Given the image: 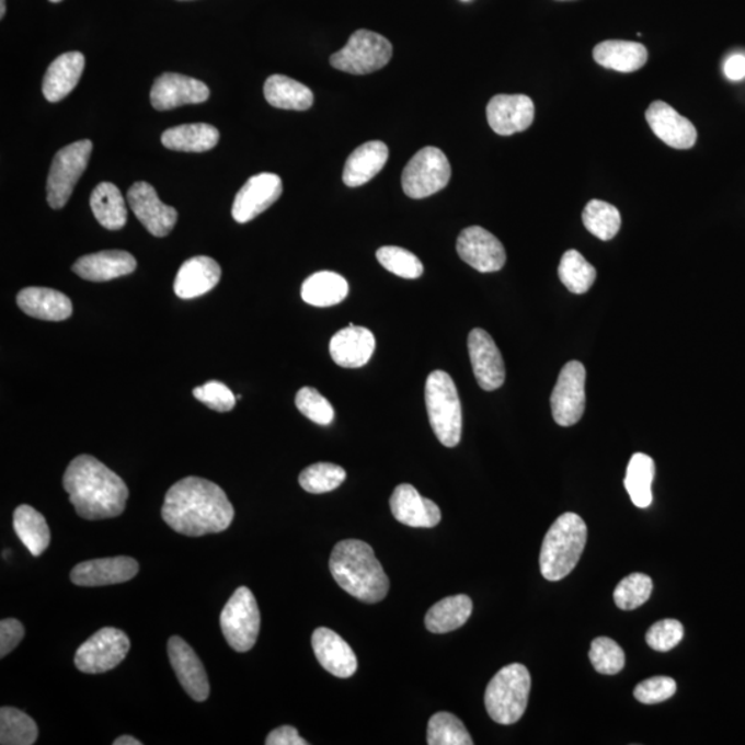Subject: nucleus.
Listing matches in <instances>:
<instances>
[{
    "instance_id": "16",
    "label": "nucleus",
    "mask_w": 745,
    "mask_h": 745,
    "mask_svg": "<svg viewBox=\"0 0 745 745\" xmlns=\"http://www.w3.org/2000/svg\"><path fill=\"white\" fill-rule=\"evenodd\" d=\"M468 354L478 386L484 391L498 390L505 381V366L492 335L483 329H473L468 335Z\"/></svg>"
},
{
    "instance_id": "25",
    "label": "nucleus",
    "mask_w": 745,
    "mask_h": 745,
    "mask_svg": "<svg viewBox=\"0 0 745 745\" xmlns=\"http://www.w3.org/2000/svg\"><path fill=\"white\" fill-rule=\"evenodd\" d=\"M137 268V261L124 250H104L83 255L73 264L72 271L84 280L108 282L130 275Z\"/></svg>"
},
{
    "instance_id": "33",
    "label": "nucleus",
    "mask_w": 745,
    "mask_h": 745,
    "mask_svg": "<svg viewBox=\"0 0 745 745\" xmlns=\"http://www.w3.org/2000/svg\"><path fill=\"white\" fill-rule=\"evenodd\" d=\"M15 535L32 555L41 557L50 545V529L45 516L31 505H20L13 516Z\"/></svg>"
},
{
    "instance_id": "44",
    "label": "nucleus",
    "mask_w": 745,
    "mask_h": 745,
    "mask_svg": "<svg viewBox=\"0 0 745 745\" xmlns=\"http://www.w3.org/2000/svg\"><path fill=\"white\" fill-rule=\"evenodd\" d=\"M376 257L382 267L404 279H417L424 273L423 263L417 255L403 248H380Z\"/></svg>"
},
{
    "instance_id": "31",
    "label": "nucleus",
    "mask_w": 745,
    "mask_h": 745,
    "mask_svg": "<svg viewBox=\"0 0 745 745\" xmlns=\"http://www.w3.org/2000/svg\"><path fill=\"white\" fill-rule=\"evenodd\" d=\"M349 285L342 275L321 271L310 276L301 287V297L313 307H332L347 298Z\"/></svg>"
},
{
    "instance_id": "6",
    "label": "nucleus",
    "mask_w": 745,
    "mask_h": 745,
    "mask_svg": "<svg viewBox=\"0 0 745 745\" xmlns=\"http://www.w3.org/2000/svg\"><path fill=\"white\" fill-rule=\"evenodd\" d=\"M425 404L431 427L436 438L446 447L460 444L462 412L459 392L454 379L444 370H435L425 382Z\"/></svg>"
},
{
    "instance_id": "14",
    "label": "nucleus",
    "mask_w": 745,
    "mask_h": 745,
    "mask_svg": "<svg viewBox=\"0 0 745 745\" xmlns=\"http://www.w3.org/2000/svg\"><path fill=\"white\" fill-rule=\"evenodd\" d=\"M127 200L138 221L153 237L163 238L173 231L179 213L172 206L164 205L152 185L138 181L131 185Z\"/></svg>"
},
{
    "instance_id": "24",
    "label": "nucleus",
    "mask_w": 745,
    "mask_h": 745,
    "mask_svg": "<svg viewBox=\"0 0 745 745\" xmlns=\"http://www.w3.org/2000/svg\"><path fill=\"white\" fill-rule=\"evenodd\" d=\"M375 348V334L369 329L355 326L353 323L335 333L329 345L332 359L345 369H358L367 365Z\"/></svg>"
},
{
    "instance_id": "2",
    "label": "nucleus",
    "mask_w": 745,
    "mask_h": 745,
    "mask_svg": "<svg viewBox=\"0 0 745 745\" xmlns=\"http://www.w3.org/2000/svg\"><path fill=\"white\" fill-rule=\"evenodd\" d=\"M62 484L77 514L88 520L119 516L129 498L124 479L93 456H78L69 462Z\"/></svg>"
},
{
    "instance_id": "46",
    "label": "nucleus",
    "mask_w": 745,
    "mask_h": 745,
    "mask_svg": "<svg viewBox=\"0 0 745 745\" xmlns=\"http://www.w3.org/2000/svg\"><path fill=\"white\" fill-rule=\"evenodd\" d=\"M296 406L313 423L319 425H330L333 423L334 409L328 399L316 388H301L296 396Z\"/></svg>"
},
{
    "instance_id": "17",
    "label": "nucleus",
    "mask_w": 745,
    "mask_h": 745,
    "mask_svg": "<svg viewBox=\"0 0 745 745\" xmlns=\"http://www.w3.org/2000/svg\"><path fill=\"white\" fill-rule=\"evenodd\" d=\"M489 126L500 136L528 130L535 121V104L525 94H498L489 101Z\"/></svg>"
},
{
    "instance_id": "42",
    "label": "nucleus",
    "mask_w": 745,
    "mask_h": 745,
    "mask_svg": "<svg viewBox=\"0 0 745 745\" xmlns=\"http://www.w3.org/2000/svg\"><path fill=\"white\" fill-rule=\"evenodd\" d=\"M345 478H347V472L343 467L332 465V462H317L300 473L298 482L306 492L322 494L342 486Z\"/></svg>"
},
{
    "instance_id": "54",
    "label": "nucleus",
    "mask_w": 745,
    "mask_h": 745,
    "mask_svg": "<svg viewBox=\"0 0 745 745\" xmlns=\"http://www.w3.org/2000/svg\"><path fill=\"white\" fill-rule=\"evenodd\" d=\"M4 14H7V0H0V19H3Z\"/></svg>"
},
{
    "instance_id": "49",
    "label": "nucleus",
    "mask_w": 745,
    "mask_h": 745,
    "mask_svg": "<svg viewBox=\"0 0 745 745\" xmlns=\"http://www.w3.org/2000/svg\"><path fill=\"white\" fill-rule=\"evenodd\" d=\"M677 694V683L669 677H654L637 685L633 696L642 704L653 706L667 701Z\"/></svg>"
},
{
    "instance_id": "27",
    "label": "nucleus",
    "mask_w": 745,
    "mask_h": 745,
    "mask_svg": "<svg viewBox=\"0 0 745 745\" xmlns=\"http://www.w3.org/2000/svg\"><path fill=\"white\" fill-rule=\"evenodd\" d=\"M21 311L41 321L60 322L72 316L71 300L61 291L47 287H26L18 295Z\"/></svg>"
},
{
    "instance_id": "13",
    "label": "nucleus",
    "mask_w": 745,
    "mask_h": 745,
    "mask_svg": "<svg viewBox=\"0 0 745 745\" xmlns=\"http://www.w3.org/2000/svg\"><path fill=\"white\" fill-rule=\"evenodd\" d=\"M456 248L460 259L482 274L497 273L507 261L503 243L482 227L466 228Z\"/></svg>"
},
{
    "instance_id": "3",
    "label": "nucleus",
    "mask_w": 745,
    "mask_h": 745,
    "mask_svg": "<svg viewBox=\"0 0 745 745\" xmlns=\"http://www.w3.org/2000/svg\"><path fill=\"white\" fill-rule=\"evenodd\" d=\"M329 566L335 583L362 603H381L390 589L385 569L365 541H340L333 548Z\"/></svg>"
},
{
    "instance_id": "36",
    "label": "nucleus",
    "mask_w": 745,
    "mask_h": 745,
    "mask_svg": "<svg viewBox=\"0 0 745 745\" xmlns=\"http://www.w3.org/2000/svg\"><path fill=\"white\" fill-rule=\"evenodd\" d=\"M220 133L215 126L206 124L181 125L163 133L162 144L173 151L206 152L215 148Z\"/></svg>"
},
{
    "instance_id": "37",
    "label": "nucleus",
    "mask_w": 745,
    "mask_h": 745,
    "mask_svg": "<svg viewBox=\"0 0 745 745\" xmlns=\"http://www.w3.org/2000/svg\"><path fill=\"white\" fill-rule=\"evenodd\" d=\"M656 465L651 456L635 454L628 462L624 484L631 502L638 508L651 507L653 503L652 483Z\"/></svg>"
},
{
    "instance_id": "48",
    "label": "nucleus",
    "mask_w": 745,
    "mask_h": 745,
    "mask_svg": "<svg viewBox=\"0 0 745 745\" xmlns=\"http://www.w3.org/2000/svg\"><path fill=\"white\" fill-rule=\"evenodd\" d=\"M194 397L207 408L216 412L226 413L236 408L237 397L230 388L220 381H209L206 385L195 388Z\"/></svg>"
},
{
    "instance_id": "21",
    "label": "nucleus",
    "mask_w": 745,
    "mask_h": 745,
    "mask_svg": "<svg viewBox=\"0 0 745 745\" xmlns=\"http://www.w3.org/2000/svg\"><path fill=\"white\" fill-rule=\"evenodd\" d=\"M390 504L393 518L409 528L433 529L442 519L438 505L433 500L423 497L409 483L399 484L392 493Z\"/></svg>"
},
{
    "instance_id": "9",
    "label": "nucleus",
    "mask_w": 745,
    "mask_h": 745,
    "mask_svg": "<svg viewBox=\"0 0 745 745\" xmlns=\"http://www.w3.org/2000/svg\"><path fill=\"white\" fill-rule=\"evenodd\" d=\"M451 177L449 159L439 148L425 147L410 159L402 173L403 193L424 199L446 188Z\"/></svg>"
},
{
    "instance_id": "28",
    "label": "nucleus",
    "mask_w": 745,
    "mask_h": 745,
    "mask_svg": "<svg viewBox=\"0 0 745 745\" xmlns=\"http://www.w3.org/2000/svg\"><path fill=\"white\" fill-rule=\"evenodd\" d=\"M84 56L79 51H69L57 57L47 68L44 78V95L50 103H58L72 92L81 81L84 69Z\"/></svg>"
},
{
    "instance_id": "51",
    "label": "nucleus",
    "mask_w": 745,
    "mask_h": 745,
    "mask_svg": "<svg viewBox=\"0 0 745 745\" xmlns=\"http://www.w3.org/2000/svg\"><path fill=\"white\" fill-rule=\"evenodd\" d=\"M267 745H308L305 738L300 737L297 729L293 726H280L268 734L265 740Z\"/></svg>"
},
{
    "instance_id": "50",
    "label": "nucleus",
    "mask_w": 745,
    "mask_h": 745,
    "mask_svg": "<svg viewBox=\"0 0 745 745\" xmlns=\"http://www.w3.org/2000/svg\"><path fill=\"white\" fill-rule=\"evenodd\" d=\"M24 626L15 619L0 621V657H7L24 638Z\"/></svg>"
},
{
    "instance_id": "11",
    "label": "nucleus",
    "mask_w": 745,
    "mask_h": 745,
    "mask_svg": "<svg viewBox=\"0 0 745 745\" xmlns=\"http://www.w3.org/2000/svg\"><path fill=\"white\" fill-rule=\"evenodd\" d=\"M130 640L118 628L105 627L90 637L74 654V665L84 674H103L124 662Z\"/></svg>"
},
{
    "instance_id": "55",
    "label": "nucleus",
    "mask_w": 745,
    "mask_h": 745,
    "mask_svg": "<svg viewBox=\"0 0 745 745\" xmlns=\"http://www.w3.org/2000/svg\"><path fill=\"white\" fill-rule=\"evenodd\" d=\"M49 2H51V3H58V2H61V0H49Z\"/></svg>"
},
{
    "instance_id": "45",
    "label": "nucleus",
    "mask_w": 745,
    "mask_h": 745,
    "mask_svg": "<svg viewBox=\"0 0 745 745\" xmlns=\"http://www.w3.org/2000/svg\"><path fill=\"white\" fill-rule=\"evenodd\" d=\"M589 660L599 674H619L626 665L622 647L610 638L600 637L591 643Z\"/></svg>"
},
{
    "instance_id": "7",
    "label": "nucleus",
    "mask_w": 745,
    "mask_h": 745,
    "mask_svg": "<svg viewBox=\"0 0 745 745\" xmlns=\"http://www.w3.org/2000/svg\"><path fill=\"white\" fill-rule=\"evenodd\" d=\"M392 45L376 32L359 30L351 35L347 45L330 57V64L339 71L367 74L379 71L390 62Z\"/></svg>"
},
{
    "instance_id": "5",
    "label": "nucleus",
    "mask_w": 745,
    "mask_h": 745,
    "mask_svg": "<svg viewBox=\"0 0 745 745\" xmlns=\"http://www.w3.org/2000/svg\"><path fill=\"white\" fill-rule=\"evenodd\" d=\"M531 688L529 669L514 663L494 675L484 691L488 714L500 725H514L524 717Z\"/></svg>"
},
{
    "instance_id": "32",
    "label": "nucleus",
    "mask_w": 745,
    "mask_h": 745,
    "mask_svg": "<svg viewBox=\"0 0 745 745\" xmlns=\"http://www.w3.org/2000/svg\"><path fill=\"white\" fill-rule=\"evenodd\" d=\"M472 615V600L467 595L447 596L425 615V627L433 633L459 630Z\"/></svg>"
},
{
    "instance_id": "19",
    "label": "nucleus",
    "mask_w": 745,
    "mask_h": 745,
    "mask_svg": "<svg viewBox=\"0 0 745 745\" xmlns=\"http://www.w3.org/2000/svg\"><path fill=\"white\" fill-rule=\"evenodd\" d=\"M209 95V88L198 79L168 72L153 83L151 103L158 111H169L181 105L205 103Z\"/></svg>"
},
{
    "instance_id": "41",
    "label": "nucleus",
    "mask_w": 745,
    "mask_h": 745,
    "mask_svg": "<svg viewBox=\"0 0 745 745\" xmlns=\"http://www.w3.org/2000/svg\"><path fill=\"white\" fill-rule=\"evenodd\" d=\"M429 745H472L473 740L465 723L450 712H438L428 722Z\"/></svg>"
},
{
    "instance_id": "18",
    "label": "nucleus",
    "mask_w": 745,
    "mask_h": 745,
    "mask_svg": "<svg viewBox=\"0 0 745 745\" xmlns=\"http://www.w3.org/2000/svg\"><path fill=\"white\" fill-rule=\"evenodd\" d=\"M170 664L180 680L181 686L191 699L205 701L210 695L209 679L198 654L183 638L172 637L168 643Z\"/></svg>"
},
{
    "instance_id": "29",
    "label": "nucleus",
    "mask_w": 745,
    "mask_h": 745,
    "mask_svg": "<svg viewBox=\"0 0 745 745\" xmlns=\"http://www.w3.org/2000/svg\"><path fill=\"white\" fill-rule=\"evenodd\" d=\"M388 156L390 151L382 141H369L356 148L345 162L344 184L355 188L369 183L386 167Z\"/></svg>"
},
{
    "instance_id": "47",
    "label": "nucleus",
    "mask_w": 745,
    "mask_h": 745,
    "mask_svg": "<svg viewBox=\"0 0 745 745\" xmlns=\"http://www.w3.org/2000/svg\"><path fill=\"white\" fill-rule=\"evenodd\" d=\"M685 631L683 622L674 619L657 621L649 628L646 633L647 645L656 652H669L677 647L684 640Z\"/></svg>"
},
{
    "instance_id": "35",
    "label": "nucleus",
    "mask_w": 745,
    "mask_h": 745,
    "mask_svg": "<svg viewBox=\"0 0 745 745\" xmlns=\"http://www.w3.org/2000/svg\"><path fill=\"white\" fill-rule=\"evenodd\" d=\"M264 95L268 104L280 110L307 111L313 104L311 89L284 74H273L267 79Z\"/></svg>"
},
{
    "instance_id": "10",
    "label": "nucleus",
    "mask_w": 745,
    "mask_h": 745,
    "mask_svg": "<svg viewBox=\"0 0 745 745\" xmlns=\"http://www.w3.org/2000/svg\"><path fill=\"white\" fill-rule=\"evenodd\" d=\"M92 151L93 142L82 140L69 144L56 153L47 177V202L53 209H62L68 204L74 185L88 168Z\"/></svg>"
},
{
    "instance_id": "39",
    "label": "nucleus",
    "mask_w": 745,
    "mask_h": 745,
    "mask_svg": "<svg viewBox=\"0 0 745 745\" xmlns=\"http://www.w3.org/2000/svg\"><path fill=\"white\" fill-rule=\"evenodd\" d=\"M39 729L25 712L13 707L0 710V744L31 745L35 744Z\"/></svg>"
},
{
    "instance_id": "4",
    "label": "nucleus",
    "mask_w": 745,
    "mask_h": 745,
    "mask_svg": "<svg viewBox=\"0 0 745 745\" xmlns=\"http://www.w3.org/2000/svg\"><path fill=\"white\" fill-rule=\"evenodd\" d=\"M587 545V525L582 516L566 513L553 522L542 541L540 571L548 582L565 578L577 566Z\"/></svg>"
},
{
    "instance_id": "1",
    "label": "nucleus",
    "mask_w": 745,
    "mask_h": 745,
    "mask_svg": "<svg viewBox=\"0 0 745 745\" xmlns=\"http://www.w3.org/2000/svg\"><path fill=\"white\" fill-rule=\"evenodd\" d=\"M232 504L218 484L204 478L181 479L169 489L162 507L163 520L180 535L200 537L230 528Z\"/></svg>"
},
{
    "instance_id": "23",
    "label": "nucleus",
    "mask_w": 745,
    "mask_h": 745,
    "mask_svg": "<svg viewBox=\"0 0 745 745\" xmlns=\"http://www.w3.org/2000/svg\"><path fill=\"white\" fill-rule=\"evenodd\" d=\"M313 653L328 673L339 678H349L358 668L353 649L339 633L329 628H317L312 633Z\"/></svg>"
},
{
    "instance_id": "15",
    "label": "nucleus",
    "mask_w": 745,
    "mask_h": 745,
    "mask_svg": "<svg viewBox=\"0 0 745 745\" xmlns=\"http://www.w3.org/2000/svg\"><path fill=\"white\" fill-rule=\"evenodd\" d=\"M284 184L278 174L253 175L239 190L232 205V217L237 222H249L270 209L280 198Z\"/></svg>"
},
{
    "instance_id": "53",
    "label": "nucleus",
    "mask_w": 745,
    "mask_h": 745,
    "mask_svg": "<svg viewBox=\"0 0 745 745\" xmlns=\"http://www.w3.org/2000/svg\"><path fill=\"white\" fill-rule=\"evenodd\" d=\"M140 740L131 736H121L115 740L114 745H141Z\"/></svg>"
},
{
    "instance_id": "43",
    "label": "nucleus",
    "mask_w": 745,
    "mask_h": 745,
    "mask_svg": "<svg viewBox=\"0 0 745 745\" xmlns=\"http://www.w3.org/2000/svg\"><path fill=\"white\" fill-rule=\"evenodd\" d=\"M652 591L653 582L647 574L632 573L617 584L615 604L621 610H635L647 603Z\"/></svg>"
},
{
    "instance_id": "8",
    "label": "nucleus",
    "mask_w": 745,
    "mask_h": 745,
    "mask_svg": "<svg viewBox=\"0 0 745 745\" xmlns=\"http://www.w3.org/2000/svg\"><path fill=\"white\" fill-rule=\"evenodd\" d=\"M220 626L228 645L239 653L249 652L257 641L261 616L252 591L241 587L233 593L220 616Z\"/></svg>"
},
{
    "instance_id": "26",
    "label": "nucleus",
    "mask_w": 745,
    "mask_h": 745,
    "mask_svg": "<svg viewBox=\"0 0 745 745\" xmlns=\"http://www.w3.org/2000/svg\"><path fill=\"white\" fill-rule=\"evenodd\" d=\"M221 278V268L216 260L198 255L186 260L174 280V293L184 300L206 295L215 289Z\"/></svg>"
},
{
    "instance_id": "30",
    "label": "nucleus",
    "mask_w": 745,
    "mask_h": 745,
    "mask_svg": "<svg viewBox=\"0 0 745 745\" xmlns=\"http://www.w3.org/2000/svg\"><path fill=\"white\" fill-rule=\"evenodd\" d=\"M593 56L599 66L622 73L638 71L649 57L645 46L628 41H605L594 47Z\"/></svg>"
},
{
    "instance_id": "40",
    "label": "nucleus",
    "mask_w": 745,
    "mask_h": 745,
    "mask_svg": "<svg viewBox=\"0 0 745 745\" xmlns=\"http://www.w3.org/2000/svg\"><path fill=\"white\" fill-rule=\"evenodd\" d=\"M584 227L600 241H610L620 231L619 209L604 200H589L583 211Z\"/></svg>"
},
{
    "instance_id": "34",
    "label": "nucleus",
    "mask_w": 745,
    "mask_h": 745,
    "mask_svg": "<svg viewBox=\"0 0 745 745\" xmlns=\"http://www.w3.org/2000/svg\"><path fill=\"white\" fill-rule=\"evenodd\" d=\"M90 207L106 230L118 231L126 226L127 209L124 195L112 183H100L90 196Z\"/></svg>"
},
{
    "instance_id": "52",
    "label": "nucleus",
    "mask_w": 745,
    "mask_h": 745,
    "mask_svg": "<svg viewBox=\"0 0 745 745\" xmlns=\"http://www.w3.org/2000/svg\"><path fill=\"white\" fill-rule=\"evenodd\" d=\"M725 74L733 82L743 81L745 78V56L734 55L725 62Z\"/></svg>"
},
{
    "instance_id": "22",
    "label": "nucleus",
    "mask_w": 745,
    "mask_h": 745,
    "mask_svg": "<svg viewBox=\"0 0 745 745\" xmlns=\"http://www.w3.org/2000/svg\"><path fill=\"white\" fill-rule=\"evenodd\" d=\"M646 121L654 135L671 148L689 149L697 141L695 125L664 101L649 105Z\"/></svg>"
},
{
    "instance_id": "20",
    "label": "nucleus",
    "mask_w": 745,
    "mask_h": 745,
    "mask_svg": "<svg viewBox=\"0 0 745 745\" xmlns=\"http://www.w3.org/2000/svg\"><path fill=\"white\" fill-rule=\"evenodd\" d=\"M138 571V562L129 557L92 559L78 563L72 569L71 580L79 587H103L129 582Z\"/></svg>"
},
{
    "instance_id": "38",
    "label": "nucleus",
    "mask_w": 745,
    "mask_h": 745,
    "mask_svg": "<svg viewBox=\"0 0 745 745\" xmlns=\"http://www.w3.org/2000/svg\"><path fill=\"white\" fill-rule=\"evenodd\" d=\"M559 279L573 295H584L596 279V270L577 250H568L558 268Z\"/></svg>"
},
{
    "instance_id": "12",
    "label": "nucleus",
    "mask_w": 745,
    "mask_h": 745,
    "mask_svg": "<svg viewBox=\"0 0 745 745\" xmlns=\"http://www.w3.org/2000/svg\"><path fill=\"white\" fill-rule=\"evenodd\" d=\"M585 377L582 362L571 360L559 373L551 396L552 416L561 427H572L582 420L585 410Z\"/></svg>"
}]
</instances>
